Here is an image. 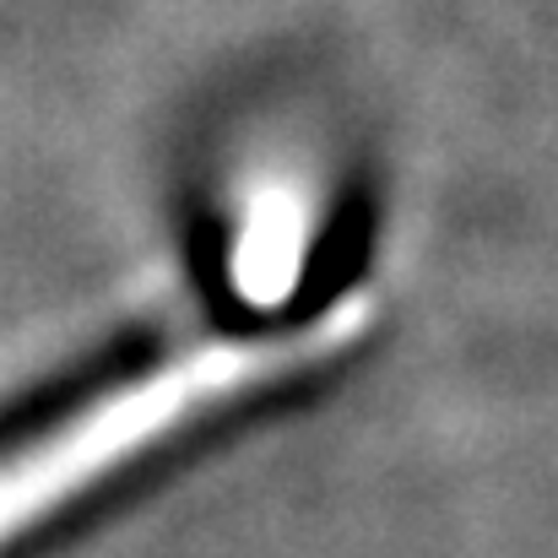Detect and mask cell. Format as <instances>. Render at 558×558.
I'll list each match as a JSON object with an SVG mask.
<instances>
[{
    "mask_svg": "<svg viewBox=\"0 0 558 558\" xmlns=\"http://www.w3.org/2000/svg\"><path fill=\"white\" fill-rule=\"evenodd\" d=\"M310 244V217L293 185H266L250 195L233 239V288L250 304H282L299 288V260Z\"/></svg>",
    "mask_w": 558,
    "mask_h": 558,
    "instance_id": "obj_1",
    "label": "cell"
}]
</instances>
